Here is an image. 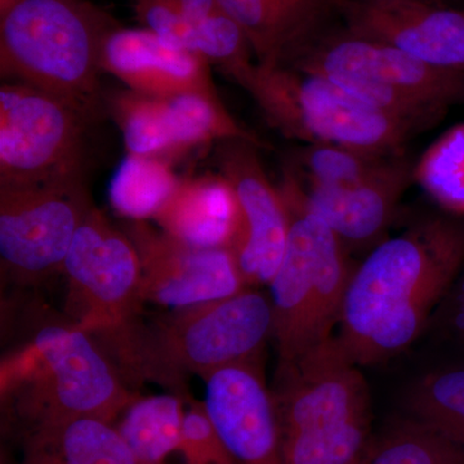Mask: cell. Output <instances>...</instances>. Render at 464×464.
I'll use <instances>...</instances> for the list:
<instances>
[{
	"label": "cell",
	"instance_id": "2",
	"mask_svg": "<svg viewBox=\"0 0 464 464\" xmlns=\"http://www.w3.org/2000/svg\"><path fill=\"white\" fill-rule=\"evenodd\" d=\"M273 329L270 295L246 286L161 315L139 313L93 340L123 380L154 382L188 400V375L206 380L225 366L262 356Z\"/></svg>",
	"mask_w": 464,
	"mask_h": 464
},
{
	"label": "cell",
	"instance_id": "21",
	"mask_svg": "<svg viewBox=\"0 0 464 464\" xmlns=\"http://www.w3.org/2000/svg\"><path fill=\"white\" fill-rule=\"evenodd\" d=\"M188 400L176 393L137 398L116 427L139 464H166L181 448Z\"/></svg>",
	"mask_w": 464,
	"mask_h": 464
},
{
	"label": "cell",
	"instance_id": "15",
	"mask_svg": "<svg viewBox=\"0 0 464 464\" xmlns=\"http://www.w3.org/2000/svg\"><path fill=\"white\" fill-rule=\"evenodd\" d=\"M204 382V408L234 462L284 464L282 432L262 356L218 369Z\"/></svg>",
	"mask_w": 464,
	"mask_h": 464
},
{
	"label": "cell",
	"instance_id": "12",
	"mask_svg": "<svg viewBox=\"0 0 464 464\" xmlns=\"http://www.w3.org/2000/svg\"><path fill=\"white\" fill-rule=\"evenodd\" d=\"M141 265V301L183 308L237 295L249 286L231 249L201 248L145 221L127 228Z\"/></svg>",
	"mask_w": 464,
	"mask_h": 464
},
{
	"label": "cell",
	"instance_id": "14",
	"mask_svg": "<svg viewBox=\"0 0 464 464\" xmlns=\"http://www.w3.org/2000/svg\"><path fill=\"white\" fill-rule=\"evenodd\" d=\"M348 32L464 72V11L430 0H338Z\"/></svg>",
	"mask_w": 464,
	"mask_h": 464
},
{
	"label": "cell",
	"instance_id": "29",
	"mask_svg": "<svg viewBox=\"0 0 464 464\" xmlns=\"http://www.w3.org/2000/svg\"><path fill=\"white\" fill-rule=\"evenodd\" d=\"M179 453L186 464H237L208 417L204 402L188 399Z\"/></svg>",
	"mask_w": 464,
	"mask_h": 464
},
{
	"label": "cell",
	"instance_id": "16",
	"mask_svg": "<svg viewBox=\"0 0 464 464\" xmlns=\"http://www.w3.org/2000/svg\"><path fill=\"white\" fill-rule=\"evenodd\" d=\"M414 168L393 155L373 176L348 186L304 185L292 170H284L280 188L299 206L328 226L347 249L381 243L396 208L411 179Z\"/></svg>",
	"mask_w": 464,
	"mask_h": 464
},
{
	"label": "cell",
	"instance_id": "10",
	"mask_svg": "<svg viewBox=\"0 0 464 464\" xmlns=\"http://www.w3.org/2000/svg\"><path fill=\"white\" fill-rule=\"evenodd\" d=\"M92 119L48 92L21 83L0 88V183L83 177Z\"/></svg>",
	"mask_w": 464,
	"mask_h": 464
},
{
	"label": "cell",
	"instance_id": "27",
	"mask_svg": "<svg viewBox=\"0 0 464 464\" xmlns=\"http://www.w3.org/2000/svg\"><path fill=\"white\" fill-rule=\"evenodd\" d=\"M392 157L346 146L316 143L298 152L295 167L290 170L304 185L335 188L364 181Z\"/></svg>",
	"mask_w": 464,
	"mask_h": 464
},
{
	"label": "cell",
	"instance_id": "33",
	"mask_svg": "<svg viewBox=\"0 0 464 464\" xmlns=\"http://www.w3.org/2000/svg\"><path fill=\"white\" fill-rule=\"evenodd\" d=\"M17 2L18 0H0V14H5V11H8Z\"/></svg>",
	"mask_w": 464,
	"mask_h": 464
},
{
	"label": "cell",
	"instance_id": "7",
	"mask_svg": "<svg viewBox=\"0 0 464 464\" xmlns=\"http://www.w3.org/2000/svg\"><path fill=\"white\" fill-rule=\"evenodd\" d=\"M289 65L329 79L415 132L464 102V72L429 65L348 30L314 42Z\"/></svg>",
	"mask_w": 464,
	"mask_h": 464
},
{
	"label": "cell",
	"instance_id": "20",
	"mask_svg": "<svg viewBox=\"0 0 464 464\" xmlns=\"http://www.w3.org/2000/svg\"><path fill=\"white\" fill-rule=\"evenodd\" d=\"M18 438L16 464H139L118 429L96 418L38 427Z\"/></svg>",
	"mask_w": 464,
	"mask_h": 464
},
{
	"label": "cell",
	"instance_id": "24",
	"mask_svg": "<svg viewBox=\"0 0 464 464\" xmlns=\"http://www.w3.org/2000/svg\"><path fill=\"white\" fill-rule=\"evenodd\" d=\"M106 105L123 130L130 154L163 159L176 152L168 124L167 97L128 90L110 97Z\"/></svg>",
	"mask_w": 464,
	"mask_h": 464
},
{
	"label": "cell",
	"instance_id": "13",
	"mask_svg": "<svg viewBox=\"0 0 464 464\" xmlns=\"http://www.w3.org/2000/svg\"><path fill=\"white\" fill-rule=\"evenodd\" d=\"M221 174L237 192L241 213L235 246L241 274L249 286L270 284L282 265L289 239L290 210L280 188L268 179L256 148L246 140L221 141Z\"/></svg>",
	"mask_w": 464,
	"mask_h": 464
},
{
	"label": "cell",
	"instance_id": "34",
	"mask_svg": "<svg viewBox=\"0 0 464 464\" xmlns=\"http://www.w3.org/2000/svg\"><path fill=\"white\" fill-rule=\"evenodd\" d=\"M355 464H362V458H360L359 462H356Z\"/></svg>",
	"mask_w": 464,
	"mask_h": 464
},
{
	"label": "cell",
	"instance_id": "28",
	"mask_svg": "<svg viewBox=\"0 0 464 464\" xmlns=\"http://www.w3.org/2000/svg\"><path fill=\"white\" fill-rule=\"evenodd\" d=\"M195 52L228 75L252 63L253 51L246 33L224 9L195 26Z\"/></svg>",
	"mask_w": 464,
	"mask_h": 464
},
{
	"label": "cell",
	"instance_id": "17",
	"mask_svg": "<svg viewBox=\"0 0 464 464\" xmlns=\"http://www.w3.org/2000/svg\"><path fill=\"white\" fill-rule=\"evenodd\" d=\"M101 66L139 93L157 97L197 93L221 100L209 61L172 47L148 29L114 27L103 42Z\"/></svg>",
	"mask_w": 464,
	"mask_h": 464
},
{
	"label": "cell",
	"instance_id": "11",
	"mask_svg": "<svg viewBox=\"0 0 464 464\" xmlns=\"http://www.w3.org/2000/svg\"><path fill=\"white\" fill-rule=\"evenodd\" d=\"M72 324L88 334L112 331L141 313V265L127 232L96 208L76 231L63 262Z\"/></svg>",
	"mask_w": 464,
	"mask_h": 464
},
{
	"label": "cell",
	"instance_id": "31",
	"mask_svg": "<svg viewBox=\"0 0 464 464\" xmlns=\"http://www.w3.org/2000/svg\"><path fill=\"white\" fill-rule=\"evenodd\" d=\"M448 295L447 326L451 334L464 343V271L460 276L458 275Z\"/></svg>",
	"mask_w": 464,
	"mask_h": 464
},
{
	"label": "cell",
	"instance_id": "30",
	"mask_svg": "<svg viewBox=\"0 0 464 464\" xmlns=\"http://www.w3.org/2000/svg\"><path fill=\"white\" fill-rule=\"evenodd\" d=\"M145 29L179 50L195 52V27L183 16L179 0H136Z\"/></svg>",
	"mask_w": 464,
	"mask_h": 464
},
{
	"label": "cell",
	"instance_id": "3",
	"mask_svg": "<svg viewBox=\"0 0 464 464\" xmlns=\"http://www.w3.org/2000/svg\"><path fill=\"white\" fill-rule=\"evenodd\" d=\"M337 335L277 368L284 464H355L371 435L368 384Z\"/></svg>",
	"mask_w": 464,
	"mask_h": 464
},
{
	"label": "cell",
	"instance_id": "8",
	"mask_svg": "<svg viewBox=\"0 0 464 464\" xmlns=\"http://www.w3.org/2000/svg\"><path fill=\"white\" fill-rule=\"evenodd\" d=\"M280 190L290 210L289 239L268 285L273 338L283 365L332 337L355 267L337 235Z\"/></svg>",
	"mask_w": 464,
	"mask_h": 464
},
{
	"label": "cell",
	"instance_id": "1",
	"mask_svg": "<svg viewBox=\"0 0 464 464\" xmlns=\"http://www.w3.org/2000/svg\"><path fill=\"white\" fill-rule=\"evenodd\" d=\"M464 265V225L424 219L381 241L351 276L338 340L357 365L399 355L422 333Z\"/></svg>",
	"mask_w": 464,
	"mask_h": 464
},
{
	"label": "cell",
	"instance_id": "4",
	"mask_svg": "<svg viewBox=\"0 0 464 464\" xmlns=\"http://www.w3.org/2000/svg\"><path fill=\"white\" fill-rule=\"evenodd\" d=\"M118 24L85 0H18L0 14V72L72 103L92 121L106 106L101 54Z\"/></svg>",
	"mask_w": 464,
	"mask_h": 464
},
{
	"label": "cell",
	"instance_id": "5",
	"mask_svg": "<svg viewBox=\"0 0 464 464\" xmlns=\"http://www.w3.org/2000/svg\"><path fill=\"white\" fill-rule=\"evenodd\" d=\"M5 386L3 404L18 435L79 418L111 423L139 398L93 337L72 322L42 323Z\"/></svg>",
	"mask_w": 464,
	"mask_h": 464
},
{
	"label": "cell",
	"instance_id": "25",
	"mask_svg": "<svg viewBox=\"0 0 464 464\" xmlns=\"http://www.w3.org/2000/svg\"><path fill=\"white\" fill-rule=\"evenodd\" d=\"M362 464H464V456L431 427L411 418L369 442Z\"/></svg>",
	"mask_w": 464,
	"mask_h": 464
},
{
	"label": "cell",
	"instance_id": "18",
	"mask_svg": "<svg viewBox=\"0 0 464 464\" xmlns=\"http://www.w3.org/2000/svg\"><path fill=\"white\" fill-rule=\"evenodd\" d=\"M246 33L257 63L289 65L316 41L338 0H218Z\"/></svg>",
	"mask_w": 464,
	"mask_h": 464
},
{
	"label": "cell",
	"instance_id": "19",
	"mask_svg": "<svg viewBox=\"0 0 464 464\" xmlns=\"http://www.w3.org/2000/svg\"><path fill=\"white\" fill-rule=\"evenodd\" d=\"M154 219L161 231L201 248L234 252L239 239V200L224 174L179 182Z\"/></svg>",
	"mask_w": 464,
	"mask_h": 464
},
{
	"label": "cell",
	"instance_id": "6",
	"mask_svg": "<svg viewBox=\"0 0 464 464\" xmlns=\"http://www.w3.org/2000/svg\"><path fill=\"white\" fill-rule=\"evenodd\" d=\"M230 76L249 92L268 123L308 145L328 143L395 155L415 133L329 79L298 67L250 63Z\"/></svg>",
	"mask_w": 464,
	"mask_h": 464
},
{
	"label": "cell",
	"instance_id": "9",
	"mask_svg": "<svg viewBox=\"0 0 464 464\" xmlns=\"http://www.w3.org/2000/svg\"><path fill=\"white\" fill-rule=\"evenodd\" d=\"M92 206L83 177L0 183V261L16 284L60 273Z\"/></svg>",
	"mask_w": 464,
	"mask_h": 464
},
{
	"label": "cell",
	"instance_id": "22",
	"mask_svg": "<svg viewBox=\"0 0 464 464\" xmlns=\"http://www.w3.org/2000/svg\"><path fill=\"white\" fill-rule=\"evenodd\" d=\"M179 182L163 159L130 154L110 182V203L119 215L146 221L158 216Z\"/></svg>",
	"mask_w": 464,
	"mask_h": 464
},
{
	"label": "cell",
	"instance_id": "26",
	"mask_svg": "<svg viewBox=\"0 0 464 464\" xmlns=\"http://www.w3.org/2000/svg\"><path fill=\"white\" fill-rule=\"evenodd\" d=\"M413 174L439 207L464 215V123L440 136L415 164Z\"/></svg>",
	"mask_w": 464,
	"mask_h": 464
},
{
	"label": "cell",
	"instance_id": "23",
	"mask_svg": "<svg viewBox=\"0 0 464 464\" xmlns=\"http://www.w3.org/2000/svg\"><path fill=\"white\" fill-rule=\"evenodd\" d=\"M411 418L456 445L464 456V365L424 375L408 395Z\"/></svg>",
	"mask_w": 464,
	"mask_h": 464
},
{
	"label": "cell",
	"instance_id": "32",
	"mask_svg": "<svg viewBox=\"0 0 464 464\" xmlns=\"http://www.w3.org/2000/svg\"><path fill=\"white\" fill-rule=\"evenodd\" d=\"M179 2L181 5L183 16L194 27L222 9L218 0H179Z\"/></svg>",
	"mask_w": 464,
	"mask_h": 464
}]
</instances>
